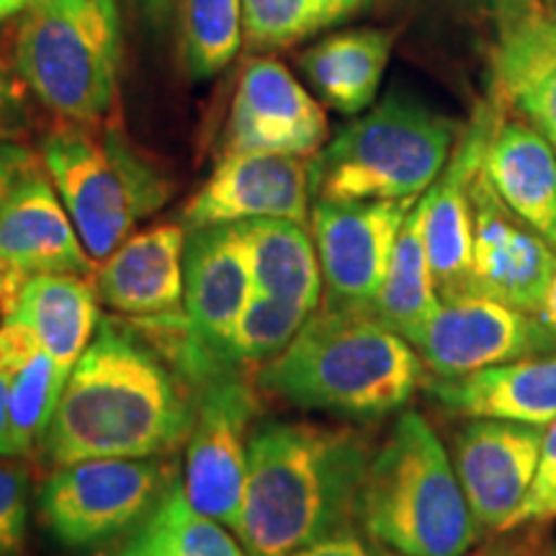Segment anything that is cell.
<instances>
[{"label":"cell","mask_w":556,"mask_h":556,"mask_svg":"<svg viewBox=\"0 0 556 556\" xmlns=\"http://www.w3.org/2000/svg\"><path fill=\"white\" fill-rule=\"evenodd\" d=\"M41 165L93 261L109 258L173 193L116 124L65 122L41 139Z\"/></svg>","instance_id":"8992f818"},{"label":"cell","mask_w":556,"mask_h":556,"mask_svg":"<svg viewBox=\"0 0 556 556\" xmlns=\"http://www.w3.org/2000/svg\"><path fill=\"white\" fill-rule=\"evenodd\" d=\"M41 351L45 345L24 317L9 315L0 319V371L5 374V379L18 374Z\"/></svg>","instance_id":"e575fe53"},{"label":"cell","mask_w":556,"mask_h":556,"mask_svg":"<svg viewBox=\"0 0 556 556\" xmlns=\"http://www.w3.org/2000/svg\"><path fill=\"white\" fill-rule=\"evenodd\" d=\"M500 3H526V0H500Z\"/></svg>","instance_id":"7dc6e473"},{"label":"cell","mask_w":556,"mask_h":556,"mask_svg":"<svg viewBox=\"0 0 556 556\" xmlns=\"http://www.w3.org/2000/svg\"><path fill=\"white\" fill-rule=\"evenodd\" d=\"M323 26L317 0H242V34L250 50H278Z\"/></svg>","instance_id":"4dcf8cb0"},{"label":"cell","mask_w":556,"mask_h":556,"mask_svg":"<svg viewBox=\"0 0 556 556\" xmlns=\"http://www.w3.org/2000/svg\"><path fill=\"white\" fill-rule=\"evenodd\" d=\"M31 3L34 0H0V21L21 16V13L29 11Z\"/></svg>","instance_id":"ee69618b"},{"label":"cell","mask_w":556,"mask_h":556,"mask_svg":"<svg viewBox=\"0 0 556 556\" xmlns=\"http://www.w3.org/2000/svg\"><path fill=\"white\" fill-rule=\"evenodd\" d=\"M456 122L392 93L309 157L315 201H417L446 168Z\"/></svg>","instance_id":"5b68a950"},{"label":"cell","mask_w":556,"mask_h":556,"mask_svg":"<svg viewBox=\"0 0 556 556\" xmlns=\"http://www.w3.org/2000/svg\"><path fill=\"white\" fill-rule=\"evenodd\" d=\"M556 518V495L552 500V505H548V513H546V520H554Z\"/></svg>","instance_id":"f6af8a7d"},{"label":"cell","mask_w":556,"mask_h":556,"mask_svg":"<svg viewBox=\"0 0 556 556\" xmlns=\"http://www.w3.org/2000/svg\"><path fill=\"white\" fill-rule=\"evenodd\" d=\"M536 319H539L541 336H544V340H546L548 353H554L556 351V270L552 278V287H548V291H546V302L536 315Z\"/></svg>","instance_id":"ab89813d"},{"label":"cell","mask_w":556,"mask_h":556,"mask_svg":"<svg viewBox=\"0 0 556 556\" xmlns=\"http://www.w3.org/2000/svg\"><path fill=\"white\" fill-rule=\"evenodd\" d=\"M116 556H139V554H131V552H127V548H122V552L116 554Z\"/></svg>","instance_id":"bcb514c9"},{"label":"cell","mask_w":556,"mask_h":556,"mask_svg":"<svg viewBox=\"0 0 556 556\" xmlns=\"http://www.w3.org/2000/svg\"><path fill=\"white\" fill-rule=\"evenodd\" d=\"M242 39V0H184V50L193 78L225 70Z\"/></svg>","instance_id":"f1b7e54d"},{"label":"cell","mask_w":556,"mask_h":556,"mask_svg":"<svg viewBox=\"0 0 556 556\" xmlns=\"http://www.w3.org/2000/svg\"><path fill=\"white\" fill-rule=\"evenodd\" d=\"M358 526L400 556H464L484 539L454 458L420 413H402L374 451Z\"/></svg>","instance_id":"277c9868"},{"label":"cell","mask_w":556,"mask_h":556,"mask_svg":"<svg viewBox=\"0 0 556 556\" xmlns=\"http://www.w3.org/2000/svg\"><path fill=\"white\" fill-rule=\"evenodd\" d=\"M415 201H315L309 214L325 307L371 312Z\"/></svg>","instance_id":"30bf717a"},{"label":"cell","mask_w":556,"mask_h":556,"mask_svg":"<svg viewBox=\"0 0 556 556\" xmlns=\"http://www.w3.org/2000/svg\"><path fill=\"white\" fill-rule=\"evenodd\" d=\"M37 163V155L21 142H0V204H3L21 173Z\"/></svg>","instance_id":"f35d334b"},{"label":"cell","mask_w":556,"mask_h":556,"mask_svg":"<svg viewBox=\"0 0 556 556\" xmlns=\"http://www.w3.org/2000/svg\"><path fill=\"white\" fill-rule=\"evenodd\" d=\"M464 556H556L546 523H528L513 531L497 533L490 544L471 548Z\"/></svg>","instance_id":"d590c367"},{"label":"cell","mask_w":556,"mask_h":556,"mask_svg":"<svg viewBox=\"0 0 556 556\" xmlns=\"http://www.w3.org/2000/svg\"><path fill=\"white\" fill-rule=\"evenodd\" d=\"M124 548L139 556H248L225 523L189 503L180 477Z\"/></svg>","instance_id":"4316f807"},{"label":"cell","mask_w":556,"mask_h":556,"mask_svg":"<svg viewBox=\"0 0 556 556\" xmlns=\"http://www.w3.org/2000/svg\"><path fill=\"white\" fill-rule=\"evenodd\" d=\"M129 3L155 26H163L173 9V0H129Z\"/></svg>","instance_id":"7bdbcfd3"},{"label":"cell","mask_w":556,"mask_h":556,"mask_svg":"<svg viewBox=\"0 0 556 556\" xmlns=\"http://www.w3.org/2000/svg\"><path fill=\"white\" fill-rule=\"evenodd\" d=\"M13 65L31 93L65 122H103L116 96L119 39L31 3L18 24Z\"/></svg>","instance_id":"ba28073f"},{"label":"cell","mask_w":556,"mask_h":556,"mask_svg":"<svg viewBox=\"0 0 556 556\" xmlns=\"http://www.w3.org/2000/svg\"><path fill=\"white\" fill-rule=\"evenodd\" d=\"M245 232L253 287L315 315L323 302V268L312 232L291 219L240 222Z\"/></svg>","instance_id":"d4e9b609"},{"label":"cell","mask_w":556,"mask_h":556,"mask_svg":"<svg viewBox=\"0 0 556 556\" xmlns=\"http://www.w3.org/2000/svg\"><path fill=\"white\" fill-rule=\"evenodd\" d=\"M0 456H16L9 426V379L3 371H0Z\"/></svg>","instance_id":"b9f144b4"},{"label":"cell","mask_w":556,"mask_h":556,"mask_svg":"<svg viewBox=\"0 0 556 556\" xmlns=\"http://www.w3.org/2000/svg\"><path fill=\"white\" fill-rule=\"evenodd\" d=\"M67 377L65 368H60L50 353L41 351L9 379V426L13 454L18 458L41 443L65 392Z\"/></svg>","instance_id":"83f0119b"},{"label":"cell","mask_w":556,"mask_h":556,"mask_svg":"<svg viewBox=\"0 0 556 556\" xmlns=\"http://www.w3.org/2000/svg\"><path fill=\"white\" fill-rule=\"evenodd\" d=\"M312 163L274 152H227L184 208V227L291 219L304 225L312 208Z\"/></svg>","instance_id":"5bb4252c"},{"label":"cell","mask_w":556,"mask_h":556,"mask_svg":"<svg viewBox=\"0 0 556 556\" xmlns=\"http://www.w3.org/2000/svg\"><path fill=\"white\" fill-rule=\"evenodd\" d=\"M261 384L296 407L374 420L415 397L426 384V364L374 312L325 307L263 366Z\"/></svg>","instance_id":"3957f363"},{"label":"cell","mask_w":556,"mask_h":556,"mask_svg":"<svg viewBox=\"0 0 556 556\" xmlns=\"http://www.w3.org/2000/svg\"><path fill=\"white\" fill-rule=\"evenodd\" d=\"M184 225H157L129 235L96 268V291L124 317H157L184 312L186 296Z\"/></svg>","instance_id":"d6986e66"},{"label":"cell","mask_w":556,"mask_h":556,"mask_svg":"<svg viewBox=\"0 0 556 556\" xmlns=\"http://www.w3.org/2000/svg\"><path fill=\"white\" fill-rule=\"evenodd\" d=\"M415 351L435 379H456L482 368L548 353L536 315L490 296L441 299L415 340Z\"/></svg>","instance_id":"8fae6325"},{"label":"cell","mask_w":556,"mask_h":556,"mask_svg":"<svg viewBox=\"0 0 556 556\" xmlns=\"http://www.w3.org/2000/svg\"><path fill=\"white\" fill-rule=\"evenodd\" d=\"M184 309L204 340L229 356L238 319L253 296V266L242 225L189 229L186 238Z\"/></svg>","instance_id":"e0dca14e"},{"label":"cell","mask_w":556,"mask_h":556,"mask_svg":"<svg viewBox=\"0 0 556 556\" xmlns=\"http://www.w3.org/2000/svg\"><path fill=\"white\" fill-rule=\"evenodd\" d=\"M261 400L240 371L225 374L197 394V417L186 441L184 492L204 516L238 536L248 490V448Z\"/></svg>","instance_id":"9c48e42d"},{"label":"cell","mask_w":556,"mask_h":556,"mask_svg":"<svg viewBox=\"0 0 556 556\" xmlns=\"http://www.w3.org/2000/svg\"><path fill=\"white\" fill-rule=\"evenodd\" d=\"M366 3H368V0H317L325 26L338 24V21H343V18L351 16V13L364 9Z\"/></svg>","instance_id":"60d3db41"},{"label":"cell","mask_w":556,"mask_h":556,"mask_svg":"<svg viewBox=\"0 0 556 556\" xmlns=\"http://www.w3.org/2000/svg\"><path fill=\"white\" fill-rule=\"evenodd\" d=\"M309 317V312L299 309L294 304L253 291L238 319L232 343H229V356L235 366L242 371L250 366L270 364L287 351Z\"/></svg>","instance_id":"f546056e"},{"label":"cell","mask_w":556,"mask_h":556,"mask_svg":"<svg viewBox=\"0 0 556 556\" xmlns=\"http://www.w3.org/2000/svg\"><path fill=\"white\" fill-rule=\"evenodd\" d=\"M29 510V471L18 462V456H0V556L24 554Z\"/></svg>","instance_id":"1f68e13d"},{"label":"cell","mask_w":556,"mask_h":556,"mask_svg":"<svg viewBox=\"0 0 556 556\" xmlns=\"http://www.w3.org/2000/svg\"><path fill=\"white\" fill-rule=\"evenodd\" d=\"M34 3L65 13V16L88 26L90 31L119 39V5H116V0H34Z\"/></svg>","instance_id":"8d00e7d4"},{"label":"cell","mask_w":556,"mask_h":556,"mask_svg":"<svg viewBox=\"0 0 556 556\" xmlns=\"http://www.w3.org/2000/svg\"><path fill=\"white\" fill-rule=\"evenodd\" d=\"M482 170L516 217L556 248V155L536 127L495 114Z\"/></svg>","instance_id":"44dd1931"},{"label":"cell","mask_w":556,"mask_h":556,"mask_svg":"<svg viewBox=\"0 0 556 556\" xmlns=\"http://www.w3.org/2000/svg\"><path fill=\"white\" fill-rule=\"evenodd\" d=\"M500 106H513L556 148V16L526 13L500 34L492 54Z\"/></svg>","instance_id":"7402d4cb"},{"label":"cell","mask_w":556,"mask_h":556,"mask_svg":"<svg viewBox=\"0 0 556 556\" xmlns=\"http://www.w3.org/2000/svg\"><path fill=\"white\" fill-rule=\"evenodd\" d=\"M554 495H556V420L552 422V426H546L536 477H533L531 490H528L520 510L513 516L510 528H507V531H513V528H520V526H528V523H548L546 513H548V505H552Z\"/></svg>","instance_id":"836d02e7"},{"label":"cell","mask_w":556,"mask_h":556,"mask_svg":"<svg viewBox=\"0 0 556 556\" xmlns=\"http://www.w3.org/2000/svg\"><path fill=\"white\" fill-rule=\"evenodd\" d=\"M422 219H426V204L420 197L402 222L392 263L371 307L381 323L397 330L413 345L441 304L433 268L428 261Z\"/></svg>","instance_id":"484cf974"},{"label":"cell","mask_w":556,"mask_h":556,"mask_svg":"<svg viewBox=\"0 0 556 556\" xmlns=\"http://www.w3.org/2000/svg\"><path fill=\"white\" fill-rule=\"evenodd\" d=\"M392 45L394 34L387 29L340 31L302 52L299 67L319 99L353 116L377 99Z\"/></svg>","instance_id":"603a6c76"},{"label":"cell","mask_w":556,"mask_h":556,"mask_svg":"<svg viewBox=\"0 0 556 556\" xmlns=\"http://www.w3.org/2000/svg\"><path fill=\"white\" fill-rule=\"evenodd\" d=\"M291 556H400L392 548L379 544L377 539L361 531V526L345 528V531L332 533V536L315 541V544L299 548Z\"/></svg>","instance_id":"74e56055"},{"label":"cell","mask_w":556,"mask_h":556,"mask_svg":"<svg viewBox=\"0 0 556 556\" xmlns=\"http://www.w3.org/2000/svg\"><path fill=\"white\" fill-rule=\"evenodd\" d=\"M430 394L464 417L552 426L556 420V351L482 368L456 379H433Z\"/></svg>","instance_id":"ffe728a7"},{"label":"cell","mask_w":556,"mask_h":556,"mask_svg":"<svg viewBox=\"0 0 556 556\" xmlns=\"http://www.w3.org/2000/svg\"><path fill=\"white\" fill-rule=\"evenodd\" d=\"M197 392L129 328L103 319L41 438L54 469L86 458L168 456L189 441Z\"/></svg>","instance_id":"6da1fadb"},{"label":"cell","mask_w":556,"mask_h":556,"mask_svg":"<svg viewBox=\"0 0 556 556\" xmlns=\"http://www.w3.org/2000/svg\"><path fill=\"white\" fill-rule=\"evenodd\" d=\"M546 428L471 417L454 438V467L477 526L497 536L523 505L536 477Z\"/></svg>","instance_id":"4fadbf2b"},{"label":"cell","mask_w":556,"mask_h":556,"mask_svg":"<svg viewBox=\"0 0 556 556\" xmlns=\"http://www.w3.org/2000/svg\"><path fill=\"white\" fill-rule=\"evenodd\" d=\"M492 122L479 119L451 163L422 197L426 204V232L428 261L433 268L435 287L441 299L471 296V250H475V212H471V180L482 168L486 139H490Z\"/></svg>","instance_id":"ac0fdd59"},{"label":"cell","mask_w":556,"mask_h":556,"mask_svg":"<svg viewBox=\"0 0 556 556\" xmlns=\"http://www.w3.org/2000/svg\"><path fill=\"white\" fill-rule=\"evenodd\" d=\"M170 464L150 458H86L58 467L39 492V518L73 552L131 536L176 482Z\"/></svg>","instance_id":"52a82bcc"},{"label":"cell","mask_w":556,"mask_h":556,"mask_svg":"<svg viewBox=\"0 0 556 556\" xmlns=\"http://www.w3.org/2000/svg\"><path fill=\"white\" fill-rule=\"evenodd\" d=\"M31 122L29 86L18 75L16 65L0 54V142H18L29 135Z\"/></svg>","instance_id":"d6a6232c"},{"label":"cell","mask_w":556,"mask_h":556,"mask_svg":"<svg viewBox=\"0 0 556 556\" xmlns=\"http://www.w3.org/2000/svg\"><path fill=\"white\" fill-rule=\"evenodd\" d=\"M328 137V119L307 88L276 60L242 70L227 124V152H274L315 157Z\"/></svg>","instance_id":"9a60e30c"},{"label":"cell","mask_w":556,"mask_h":556,"mask_svg":"<svg viewBox=\"0 0 556 556\" xmlns=\"http://www.w3.org/2000/svg\"><path fill=\"white\" fill-rule=\"evenodd\" d=\"M371 441L323 422H263L250 435L238 539L248 556H291L358 526Z\"/></svg>","instance_id":"7a4b0ae2"},{"label":"cell","mask_w":556,"mask_h":556,"mask_svg":"<svg viewBox=\"0 0 556 556\" xmlns=\"http://www.w3.org/2000/svg\"><path fill=\"white\" fill-rule=\"evenodd\" d=\"M471 291L539 315L556 270V248L516 217L479 168L471 180Z\"/></svg>","instance_id":"7c38bea8"},{"label":"cell","mask_w":556,"mask_h":556,"mask_svg":"<svg viewBox=\"0 0 556 556\" xmlns=\"http://www.w3.org/2000/svg\"><path fill=\"white\" fill-rule=\"evenodd\" d=\"M13 315L31 325L45 351L70 374L101 328L99 291L80 274L34 276Z\"/></svg>","instance_id":"cb8c5ba5"},{"label":"cell","mask_w":556,"mask_h":556,"mask_svg":"<svg viewBox=\"0 0 556 556\" xmlns=\"http://www.w3.org/2000/svg\"><path fill=\"white\" fill-rule=\"evenodd\" d=\"M0 274L24 283L45 274H96L41 160L21 173L0 204Z\"/></svg>","instance_id":"2e32d148"}]
</instances>
